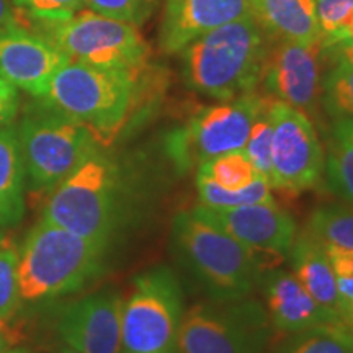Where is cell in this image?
Wrapping results in <instances>:
<instances>
[{
  "mask_svg": "<svg viewBox=\"0 0 353 353\" xmlns=\"http://www.w3.org/2000/svg\"><path fill=\"white\" fill-rule=\"evenodd\" d=\"M154 0H85V7L110 19L141 25L152 10Z\"/></svg>",
  "mask_w": 353,
  "mask_h": 353,
  "instance_id": "31",
  "label": "cell"
},
{
  "mask_svg": "<svg viewBox=\"0 0 353 353\" xmlns=\"http://www.w3.org/2000/svg\"><path fill=\"white\" fill-rule=\"evenodd\" d=\"M267 101L268 95L254 90L201 108L167 138L165 149L174 164L180 170H190L223 154L244 149L250 128Z\"/></svg>",
  "mask_w": 353,
  "mask_h": 353,
  "instance_id": "9",
  "label": "cell"
},
{
  "mask_svg": "<svg viewBox=\"0 0 353 353\" xmlns=\"http://www.w3.org/2000/svg\"><path fill=\"white\" fill-rule=\"evenodd\" d=\"M268 39L252 15L201 34L180 51L185 82L219 101L257 90Z\"/></svg>",
  "mask_w": 353,
  "mask_h": 353,
  "instance_id": "2",
  "label": "cell"
},
{
  "mask_svg": "<svg viewBox=\"0 0 353 353\" xmlns=\"http://www.w3.org/2000/svg\"><path fill=\"white\" fill-rule=\"evenodd\" d=\"M26 188L50 193L99 144L81 123L70 120L41 99L26 103L17 123Z\"/></svg>",
  "mask_w": 353,
  "mask_h": 353,
  "instance_id": "6",
  "label": "cell"
},
{
  "mask_svg": "<svg viewBox=\"0 0 353 353\" xmlns=\"http://www.w3.org/2000/svg\"><path fill=\"white\" fill-rule=\"evenodd\" d=\"M250 13L270 39L322 41L316 0H249Z\"/></svg>",
  "mask_w": 353,
  "mask_h": 353,
  "instance_id": "19",
  "label": "cell"
},
{
  "mask_svg": "<svg viewBox=\"0 0 353 353\" xmlns=\"http://www.w3.org/2000/svg\"><path fill=\"white\" fill-rule=\"evenodd\" d=\"M44 34L69 61L143 74L149 65V44L136 25L82 8L54 23H23Z\"/></svg>",
  "mask_w": 353,
  "mask_h": 353,
  "instance_id": "7",
  "label": "cell"
},
{
  "mask_svg": "<svg viewBox=\"0 0 353 353\" xmlns=\"http://www.w3.org/2000/svg\"><path fill=\"white\" fill-rule=\"evenodd\" d=\"M195 187L198 200L203 206L211 208H232V206L255 205V203H273L272 187L267 179L259 176L252 183L241 190H226L206 179L205 175L196 174Z\"/></svg>",
  "mask_w": 353,
  "mask_h": 353,
  "instance_id": "22",
  "label": "cell"
},
{
  "mask_svg": "<svg viewBox=\"0 0 353 353\" xmlns=\"http://www.w3.org/2000/svg\"><path fill=\"white\" fill-rule=\"evenodd\" d=\"M182 288L174 272L156 267L132 280L121 306V353H180Z\"/></svg>",
  "mask_w": 353,
  "mask_h": 353,
  "instance_id": "8",
  "label": "cell"
},
{
  "mask_svg": "<svg viewBox=\"0 0 353 353\" xmlns=\"http://www.w3.org/2000/svg\"><path fill=\"white\" fill-rule=\"evenodd\" d=\"M324 59L332 61V63H348L353 64V39H345L334 44L322 46Z\"/></svg>",
  "mask_w": 353,
  "mask_h": 353,
  "instance_id": "34",
  "label": "cell"
},
{
  "mask_svg": "<svg viewBox=\"0 0 353 353\" xmlns=\"http://www.w3.org/2000/svg\"><path fill=\"white\" fill-rule=\"evenodd\" d=\"M324 174L332 192L353 205V120H335L329 138Z\"/></svg>",
  "mask_w": 353,
  "mask_h": 353,
  "instance_id": "21",
  "label": "cell"
},
{
  "mask_svg": "<svg viewBox=\"0 0 353 353\" xmlns=\"http://www.w3.org/2000/svg\"><path fill=\"white\" fill-rule=\"evenodd\" d=\"M69 57L37 30L23 23L0 30V77L32 99H43Z\"/></svg>",
  "mask_w": 353,
  "mask_h": 353,
  "instance_id": "14",
  "label": "cell"
},
{
  "mask_svg": "<svg viewBox=\"0 0 353 353\" xmlns=\"http://www.w3.org/2000/svg\"><path fill=\"white\" fill-rule=\"evenodd\" d=\"M306 231L324 245L353 250V205H329L314 210Z\"/></svg>",
  "mask_w": 353,
  "mask_h": 353,
  "instance_id": "24",
  "label": "cell"
},
{
  "mask_svg": "<svg viewBox=\"0 0 353 353\" xmlns=\"http://www.w3.org/2000/svg\"><path fill=\"white\" fill-rule=\"evenodd\" d=\"M322 41L268 39L259 81L263 85V94L299 110L312 120L317 117L322 95Z\"/></svg>",
  "mask_w": 353,
  "mask_h": 353,
  "instance_id": "12",
  "label": "cell"
},
{
  "mask_svg": "<svg viewBox=\"0 0 353 353\" xmlns=\"http://www.w3.org/2000/svg\"><path fill=\"white\" fill-rule=\"evenodd\" d=\"M193 211L245 245L255 255L260 267L263 259L273 262L285 259L296 239V223L275 201L232 208L198 205Z\"/></svg>",
  "mask_w": 353,
  "mask_h": 353,
  "instance_id": "13",
  "label": "cell"
},
{
  "mask_svg": "<svg viewBox=\"0 0 353 353\" xmlns=\"http://www.w3.org/2000/svg\"><path fill=\"white\" fill-rule=\"evenodd\" d=\"M250 15L249 0H165L162 50L180 52L201 34Z\"/></svg>",
  "mask_w": 353,
  "mask_h": 353,
  "instance_id": "16",
  "label": "cell"
},
{
  "mask_svg": "<svg viewBox=\"0 0 353 353\" xmlns=\"http://www.w3.org/2000/svg\"><path fill=\"white\" fill-rule=\"evenodd\" d=\"M322 46L353 39V0H316Z\"/></svg>",
  "mask_w": 353,
  "mask_h": 353,
  "instance_id": "27",
  "label": "cell"
},
{
  "mask_svg": "<svg viewBox=\"0 0 353 353\" xmlns=\"http://www.w3.org/2000/svg\"><path fill=\"white\" fill-rule=\"evenodd\" d=\"M121 306L117 291L88 294L61 311L56 332L82 353H121Z\"/></svg>",
  "mask_w": 353,
  "mask_h": 353,
  "instance_id": "15",
  "label": "cell"
},
{
  "mask_svg": "<svg viewBox=\"0 0 353 353\" xmlns=\"http://www.w3.org/2000/svg\"><path fill=\"white\" fill-rule=\"evenodd\" d=\"M265 309L255 301L198 303L183 312L180 353H262L268 339Z\"/></svg>",
  "mask_w": 353,
  "mask_h": 353,
  "instance_id": "10",
  "label": "cell"
},
{
  "mask_svg": "<svg viewBox=\"0 0 353 353\" xmlns=\"http://www.w3.org/2000/svg\"><path fill=\"white\" fill-rule=\"evenodd\" d=\"M268 103H270V97H268L267 107L255 118L254 125L250 128L249 138H247L244 145V152L249 157V161L252 162L255 172L263 179H267L268 183H270L273 130L270 117H268Z\"/></svg>",
  "mask_w": 353,
  "mask_h": 353,
  "instance_id": "30",
  "label": "cell"
},
{
  "mask_svg": "<svg viewBox=\"0 0 353 353\" xmlns=\"http://www.w3.org/2000/svg\"><path fill=\"white\" fill-rule=\"evenodd\" d=\"M283 353H353V334L343 322H324L293 334Z\"/></svg>",
  "mask_w": 353,
  "mask_h": 353,
  "instance_id": "23",
  "label": "cell"
},
{
  "mask_svg": "<svg viewBox=\"0 0 353 353\" xmlns=\"http://www.w3.org/2000/svg\"><path fill=\"white\" fill-rule=\"evenodd\" d=\"M107 247L39 219L19 247V312L85 288L103 267Z\"/></svg>",
  "mask_w": 353,
  "mask_h": 353,
  "instance_id": "1",
  "label": "cell"
},
{
  "mask_svg": "<svg viewBox=\"0 0 353 353\" xmlns=\"http://www.w3.org/2000/svg\"><path fill=\"white\" fill-rule=\"evenodd\" d=\"M272 121L270 187L286 196L316 188L324 175L325 157L314 123L307 114L270 97Z\"/></svg>",
  "mask_w": 353,
  "mask_h": 353,
  "instance_id": "11",
  "label": "cell"
},
{
  "mask_svg": "<svg viewBox=\"0 0 353 353\" xmlns=\"http://www.w3.org/2000/svg\"><path fill=\"white\" fill-rule=\"evenodd\" d=\"M172 241L179 259L216 301H237L252 291L260 268L255 255L193 210L175 216Z\"/></svg>",
  "mask_w": 353,
  "mask_h": 353,
  "instance_id": "5",
  "label": "cell"
},
{
  "mask_svg": "<svg viewBox=\"0 0 353 353\" xmlns=\"http://www.w3.org/2000/svg\"><path fill=\"white\" fill-rule=\"evenodd\" d=\"M123 214V172L97 145L65 179L51 190L41 219L88 241L108 245Z\"/></svg>",
  "mask_w": 353,
  "mask_h": 353,
  "instance_id": "3",
  "label": "cell"
},
{
  "mask_svg": "<svg viewBox=\"0 0 353 353\" xmlns=\"http://www.w3.org/2000/svg\"><path fill=\"white\" fill-rule=\"evenodd\" d=\"M59 353H82V352H79V350H76V348L65 345V343H64V345L59 348Z\"/></svg>",
  "mask_w": 353,
  "mask_h": 353,
  "instance_id": "39",
  "label": "cell"
},
{
  "mask_svg": "<svg viewBox=\"0 0 353 353\" xmlns=\"http://www.w3.org/2000/svg\"><path fill=\"white\" fill-rule=\"evenodd\" d=\"M198 174L205 175L226 190H241L260 176L245 156L244 149L211 159L198 167Z\"/></svg>",
  "mask_w": 353,
  "mask_h": 353,
  "instance_id": "25",
  "label": "cell"
},
{
  "mask_svg": "<svg viewBox=\"0 0 353 353\" xmlns=\"http://www.w3.org/2000/svg\"><path fill=\"white\" fill-rule=\"evenodd\" d=\"M25 167L17 125L0 128V228L19 226L25 214Z\"/></svg>",
  "mask_w": 353,
  "mask_h": 353,
  "instance_id": "20",
  "label": "cell"
},
{
  "mask_svg": "<svg viewBox=\"0 0 353 353\" xmlns=\"http://www.w3.org/2000/svg\"><path fill=\"white\" fill-rule=\"evenodd\" d=\"M30 353H33V352H30Z\"/></svg>",
  "mask_w": 353,
  "mask_h": 353,
  "instance_id": "41",
  "label": "cell"
},
{
  "mask_svg": "<svg viewBox=\"0 0 353 353\" xmlns=\"http://www.w3.org/2000/svg\"><path fill=\"white\" fill-rule=\"evenodd\" d=\"M325 250L335 273L341 299V316L343 319V316L353 309V250L339 249L334 245H325Z\"/></svg>",
  "mask_w": 353,
  "mask_h": 353,
  "instance_id": "32",
  "label": "cell"
},
{
  "mask_svg": "<svg viewBox=\"0 0 353 353\" xmlns=\"http://www.w3.org/2000/svg\"><path fill=\"white\" fill-rule=\"evenodd\" d=\"M20 105L19 88L0 77V128L15 125L20 113Z\"/></svg>",
  "mask_w": 353,
  "mask_h": 353,
  "instance_id": "33",
  "label": "cell"
},
{
  "mask_svg": "<svg viewBox=\"0 0 353 353\" xmlns=\"http://www.w3.org/2000/svg\"><path fill=\"white\" fill-rule=\"evenodd\" d=\"M21 23L20 13L13 7L12 0H0V30Z\"/></svg>",
  "mask_w": 353,
  "mask_h": 353,
  "instance_id": "35",
  "label": "cell"
},
{
  "mask_svg": "<svg viewBox=\"0 0 353 353\" xmlns=\"http://www.w3.org/2000/svg\"><path fill=\"white\" fill-rule=\"evenodd\" d=\"M342 322L347 325L348 330H350V332L353 334V309H352V311H348L345 316H343Z\"/></svg>",
  "mask_w": 353,
  "mask_h": 353,
  "instance_id": "36",
  "label": "cell"
},
{
  "mask_svg": "<svg viewBox=\"0 0 353 353\" xmlns=\"http://www.w3.org/2000/svg\"><path fill=\"white\" fill-rule=\"evenodd\" d=\"M265 299L267 316L278 332L298 334L324 322H342L317 304L293 272H272L265 280Z\"/></svg>",
  "mask_w": 353,
  "mask_h": 353,
  "instance_id": "17",
  "label": "cell"
},
{
  "mask_svg": "<svg viewBox=\"0 0 353 353\" xmlns=\"http://www.w3.org/2000/svg\"><path fill=\"white\" fill-rule=\"evenodd\" d=\"M3 241H6V229L0 228V244H2Z\"/></svg>",
  "mask_w": 353,
  "mask_h": 353,
  "instance_id": "40",
  "label": "cell"
},
{
  "mask_svg": "<svg viewBox=\"0 0 353 353\" xmlns=\"http://www.w3.org/2000/svg\"><path fill=\"white\" fill-rule=\"evenodd\" d=\"M8 345H10V343H8L6 334L0 332V353H6L8 350Z\"/></svg>",
  "mask_w": 353,
  "mask_h": 353,
  "instance_id": "37",
  "label": "cell"
},
{
  "mask_svg": "<svg viewBox=\"0 0 353 353\" xmlns=\"http://www.w3.org/2000/svg\"><path fill=\"white\" fill-rule=\"evenodd\" d=\"M322 103L334 120H353V64H334L322 81Z\"/></svg>",
  "mask_w": 353,
  "mask_h": 353,
  "instance_id": "26",
  "label": "cell"
},
{
  "mask_svg": "<svg viewBox=\"0 0 353 353\" xmlns=\"http://www.w3.org/2000/svg\"><path fill=\"white\" fill-rule=\"evenodd\" d=\"M290 257L293 273L299 283L322 309H325L335 319L342 321L337 281L325 245L312 234L304 231L296 236L291 245Z\"/></svg>",
  "mask_w": 353,
  "mask_h": 353,
  "instance_id": "18",
  "label": "cell"
},
{
  "mask_svg": "<svg viewBox=\"0 0 353 353\" xmlns=\"http://www.w3.org/2000/svg\"><path fill=\"white\" fill-rule=\"evenodd\" d=\"M143 74L69 61L56 72L41 100L85 126L108 148L130 121Z\"/></svg>",
  "mask_w": 353,
  "mask_h": 353,
  "instance_id": "4",
  "label": "cell"
},
{
  "mask_svg": "<svg viewBox=\"0 0 353 353\" xmlns=\"http://www.w3.org/2000/svg\"><path fill=\"white\" fill-rule=\"evenodd\" d=\"M19 247L10 241L0 244V322L19 314Z\"/></svg>",
  "mask_w": 353,
  "mask_h": 353,
  "instance_id": "28",
  "label": "cell"
},
{
  "mask_svg": "<svg viewBox=\"0 0 353 353\" xmlns=\"http://www.w3.org/2000/svg\"><path fill=\"white\" fill-rule=\"evenodd\" d=\"M21 23L64 21L85 8V0H12Z\"/></svg>",
  "mask_w": 353,
  "mask_h": 353,
  "instance_id": "29",
  "label": "cell"
},
{
  "mask_svg": "<svg viewBox=\"0 0 353 353\" xmlns=\"http://www.w3.org/2000/svg\"><path fill=\"white\" fill-rule=\"evenodd\" d=\"M32 350H28V348L25 347H15V348H8L6 353H30Z\"/></svg>",
  "mask_w": 353,
  "mask_h": 353,
  "instance_id": "38",
  "label": "cell"
}]
</instances>
